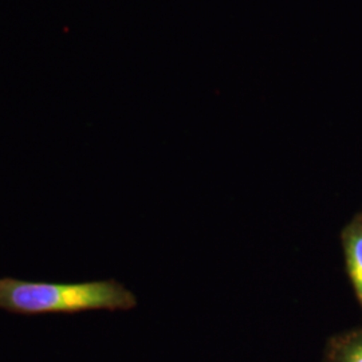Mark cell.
I'll return each mask as SVG.
<instances>
[{
  "label": "cell",
  "mask_w": 362,
  "mask_h": 362,
  "mask_svg": "<svg viewBox=\"0 0 362 362\" xmlns=\"http://www.w3.org/2000/svg\"><path fill=\"white\" fill-rule=\"evenodd\" d=\"M137 298L116 281L82 284L28 282L0 278V309L19 314L129 310Z\"/></svg>",
  "instance_id": "cell-1"
},
{
  "label": "cell",
  "mask_w": 362,
  "mask_h": 362,
  "mask_svg": "<svg viewBox=\"0 0 362 362\" xmlns=\"http://www.w3.org/2000/svg\"><path fill=\"white\" fill-rule=\"evenodd\" d=\"M344 251L350 282L362 308V221L354 220L344 231Z\"/></svg>",
  "instance_id": "cell-2"
},
{
  "label": "cell",
  "mask_w": 362,
  "mask_h": 362,
  "mask_svg": "<svg viewBox=\"0 0 362 362\" xmlns=\"http://www.w3.org/2000/svg\"><path fill=\"white\" fill-rule=\"evenodd\" d=\"M327 362H362V330L334 341L329 350Z\"/></svg>",
  "instance_id": "cell-3"
}]
</instances>
